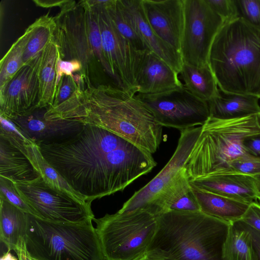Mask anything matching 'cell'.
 Listing matches in <instances>:
<instances>
[{"instance_id": "obj_1", "label": "cell", "mask_w": 260, "mask_h": 260, "mask_svg": "<svg viewBox=\"0 0 260 260\" xmlns=\"http://www.w3.org/2000/svg\"><path fill=\"white\" fill-rule=\"evenodd\" d=\"M38 147L48 162L89 203L122 191L157 165L152 154L94 125L85 124L66 140Z\"/></svg>"}, {"instance_id": "obj_2", "label": "cell", "mask_w": 260, "mask_h": 260, "mask_svg": "<svg viewBox=\"0 0 260 260\" xmlns=\"http://www.w3.org/2000/svg\"><path fill=\"white\" fill-rule=\"evenodd\" d=\"M46 115L105 129L151 154L157 150L162 126L133 94L115 84L85 81L67 101L49 107Z\"/></svg>"}, {"instance_id": "obj_3", "label": "cell", "mask_w": 260, "mask_h": 260, "mask_svg": "<svg viewBox=\"0 0 260 260\" xmlns=\"http://www.w3.org/2000/svg\"><path fill=\"white\" fill-rule=\"evenodd\" d=\"M208 63L220 90L260 99V27L240 16L224 22Z\"/></svg>"}, {"instance_id": "obj_4", "label": "cell", "mask_w": 260, "mask_h": 260, "mask_svg": "<svg viewBox=\"0 0 260 260\" xmlns=\"http://www.w3.org/2000/svg\"><path fill=\"white\" fill-rule=\"evenodd\" d=\"M145 255L173 260H222L229 224L202 211L170 210L157 218Z\"/></svg>"}, {"instance_id": "obj_5", "label": "cell", "mask_w": 260, "mask_h": 260, "mask_svg": "<svg viewBox=\"0 0 260 260\" xmlns=\"http://www.w3.org/2000/svg\"><path fill=\"white\" fill-rule=\"evenodd\" d=\"M260 136V112L230 119L210 117L186 165L189 181L227 172L230 163L247 153L244 141Z\"/></svg>"}, {"instance_id": "obj_6", "label": "cell", "mask_w": 260, "mask_h": 260, "mask_svg": "<svg viewBox=\"0 0 260 260\" xmlns=\"http://www.w3.org/2000/svg\"><path fill=\"white\" fill-rule=\"evenodd\" d=\"M92 221L54 222L27 214L26 249L37 260H106Z\"/></svg>"}, {"instance_id": "obj_7", "label": "cell", "mask_w": 260, "mask_h": 260, "mask_svg": "<svg viewBox=\"0 0 260 260\" xmlns=\"http://www.w3.org/2000/svg\"><path fill=\"white\" fill-rule=\"evenodd\" d=\"M201 130L202 126H199L181 131L177 147L165 166L148 183L135 191L118 211L128 213L142 210L157 218L190 192L186 165Z\"/></svg>"}, {"instance_id": "obj_8", "label": "cell", "mask_w": 260, "mask_h": 260, "mask_svg": "<svg viewBox=\"0 0 260 260\" xmlns=\"http://www.w3.org/2000/svg\"><path fill=\"white\" fill-rule=\"evenodd\" d=\"M54 40L62 60L76 59L82 66L79 74L90 80L95 63L100 65L111 78L104 58L100 29L95 11L85 0L72 2L54 17Z\"/></svg>"}, {"instance_id": "obj_9", "label": "cell", "mask_w": 260, "mask_h": 260, "mask_svg": "<svg viewBox=\"0 0 260 260\" xmlns=\"http://www.w3.org/2000/svg\"><path fill=\"white\" fill-rule=\"evenodd\" d=\"M106 260H139L155 233L156 217L147 212L106 214L94 218Z\"/></svg>"}, {"instance_id": "obj_10", "label": "cell", "mask_w": 260, "mask_h": 260, "mask_svg": "<svg viewBox=\"0 0 260 260\" xmlns=\"http://www.w3.org/2000/svg\"><path fill=\"white\" fill-rule=\"evenodd\" d=\"M87 5L96 13L103 55L112 79L119 87L136 94V74L144 50L136 49L120 34L102 1L94 0Z\"/></svg>"}, {"instance_id": "obj_11", "label": "cell", "mask_w": 260, "mask_h": 260, "mask_svg": "<svg viewBox=\"0 0 260 260\" xmlns=\"http://www.w3.org/2000/svg\"><path fill=\"white\" fill-rule=\"evenodd\" d=\"M15 184L22 199L42 219L79 223L94 218L91 203L83 202L66 191L50 186L42 178L32 182Z\"/></svg>"}, {"instance_id": "obj_12", "label": "cell", "mask_w": 260, "mask_h": 260, "mask_svg": "<svg viewBox=\"0 0 260 260\" xmlns=\"http://www.w3.org/2000/svg\"><path fill=\"white\" fill-rule=\"evenodd\" d=\"M136 95L162 126L181 131L202 126L210 117L208 102L194 95L183 85L159 93Z\"/></svg>"}, {"instance_id": "obj_13", "label": "cell", "mask_w": 260, "mask_h": 260, "mask_svg": "<svg viewBox=\"0 0 260 260\" xmlns=\"http://www.w3.org/2000/svg\"><path fill=\"white\" fill-rule=\"evenodd\" d=\"M184 21L180 54L183 63L208 64L212 43L224 21L205 0H184Z\"/></svg>"}, {"instance_id": "obj_14", "label": "cell", "mask_w": 260, "mask_h": 260, "mask_svg": "<svg viewBox=\"0 0 260 260\" xmlns=\"http://www.w3.org/2000/svg\"><path fill=\"white\" fill-rule=\"evenodd\" d=\"M41 53L25 64L5 86L0 88L1 115L10 117L39 108V70Z\"/></svg>"}, {"instance_id": "obj_15", "label": "cell", "mask_w": 260, "mask_h": 260, "mask_svg": "<svg viewBox=\"0 0 260 260\" xmlns=\"http://www.w3.org/2000/svg\"><path fill=\"white\" fill-rule=\"evenodd\" d=\"M46 109L38 108L30 112L7 118L26 138L38 146L66 140L79 133L85 125L74 120L48 117L45 115Z\"/></svg>"}, {"instance_id": "obj_16", "label": "cell", "mask_w": 260, "mask_h": 260, "mask_svg": "<svg viewBox=\"0 0 260 260\" xmlns=\"http://www.w3.org/2000/svg\"><path fill=\"white\" fill-rule=\"evenodd\" d=\"M144 15L155 34L180 53L184 0H141Z\"/></svg>"}, {"instance_id": "obj_17", "label": "cell", "mask_w": 260, "mask_h": 260, "mask_svg": "<svg viewBox=\"0 0 260 260\" xmlns=\"http://www.w3.org/2000/svg\"><path fill=\"white\" fill-rule=\"evenodd\" d=\"M137 93L156 94L183 86L179 74L155 53L143 51L136 74Z\"/></svg>"}, {"instance_id": "obj_18", "label": "cell", "mask_w": 260, "mask_h": 260, "mask_svg": "<svg viewBox=\"0 0 260 260\" xmlns=\"http://www.w3.org/2000/svg\"><path fill=\"white\" fill-rule=\"evenodd\" d=\"M194 186L213 193L248 203L258 196L253 176L224 172L190 181Z\"/></svg>"}, {"instance_id": "obj_19", "label": "cell", "mask_w": 260, "mask_h": 260, "mask_svg": "<svg viewBox=\"0 0 260 260\" xmlns=\"http://www.w3.org/2000/svg\"><path fill=\"white\" fill-rule=\"evenodd\" d=\"M126 14L148 50L179 74L183 63L180 53L160 39L144 15L141 0H121Z\"/></svg>"}, {"instance_id": "obj_20", "label": "cell", "mask_w": 260, "mask_h": 260, "mask_svg": "<svg viewBox=\"0 0 260 260\" xmlns=\"http://www.w3.org/2000/svg\"><path fill=\"white\" fill-rule=\"evenodd\" d=\"M201 211L229 224L239 221L250 203L199 189L190 184Z\"/></svg>"}, {"instance_id": "obj_21", "label": "cell", "mask_w": 260, "mask_h": 260, "mask_svg": "<svg viewBox=\"0 0 260 260\" xmlns=\"http://www.w3.org/2000/svg\"><path fill=\"white\" fill-rule=\"evenodd\" d=\"M0 176L14 183L32 182L42 178L26 155L1 136Z\"/></svg>"}, {"instance_id": "obj_22", "label": "cell", "mask_w": 260, "mask_h": 260, "mask_svg": "<svg viewBox=\"0 0 260 260\" xmlns=\"http://www.w3.org/2000/svg\"><path fill=\"white\" fill-rule=\"evenodd\" d=\"M259 100L255 96L228 93L219 89L217 95L207 102L210 117L230 119L259 113Z\"/></svg>"}, {"instance_id": "obj_23", "label": "cell", "mask_w": 260, "mask_h": 260, "mask_svg": "<svg viewBox=\"0 0 260 260\" xmlns=\"http://www.w3.org/2000/svg\"><path fill=\"white\" fill-rule=\"evenodd\" d=\"M27 214L6 200H0V239L8 251H15L24 241Z\"/></svg>"}, {"instance_id": "obj_24", "label": "cell", "mask_w": 260, "mask_h": 260, "mask_svg": "<svg viewBox=\"0 0 260 260\" xmlns=\"http://www.w3.org/2000/svg\"><path fill=\"white\" fill-rule=\"evenodd\" d=\"M59 51L54 40L41 53L39 70L40 103L39 108L51 107L55 96L56 66Z\"/></svg>"}, {"instance_id": "obj_25", "label": "cell", "mask_w": 260, "mask_h": 260, "mask_svg": "<svg viewBox=\"0 0 260 260\" xmlns=\"http://www.w3.org/2000/svg\"><path fill=\"white\" fill-rule=\"evenodd\" d=\"M179 75L184 87L203 101L208 102L218 93L216 80L208 63L196 67L183 63Z\"/></svg>"}, {"instance_id": "obj_26", "label": "cell", "mask_w": 260, "mask_h": 260, "mask_svg": "<svg viewBox=\"0 0 260 260\" xmlns=\"http://www.w3.org/2000/svg\"><path fill=\"white\" fill-rule=\"evenodd\" d=\"M222 260H258L249 231L240 221L230 225L221 250Z\"/></svg>"}, {"instance_id": "obj_27", "label": "cell", "mask_w": 260, "mask_h": 260, "mask_svg": "<svg viewBox=\"0 0 260 260\" xmlns=\"http://www.w3.org/2000/svg\"><path fill=\"white\" fill-rule=\"evenodd\" d=\"M55 17L49 12L37 18L28 27L29 38L23 54L24 64L41 53L54 40Z\"/></svg>"}, {"instance_id": "obj_28", "label": "cell", "mask_w": 260, "mask_h": 260, "mask_svg": "<svg viewBox=\"0 0 260 260\" xmlns=\"http://www.w3.org/2000/svg\"><path fill=\"white\" fill-rule=\"evenodd\" d=\"M26 149L25 155L46 183L54 188L69 193L83 202H86L44 158L37 144H30L26 147Z\"/></svg>"}, {"instance_id": "obj_29", "label": "cell", "mask_w": 260, "mask_h": 260, "mask_svg": "<svg viewBox=\"0 0 260 260\" xmlns=\"http://www.w3.org/2000/svg\"><path fill=\"white\" fill-rule=\"evenodd\" d=\"M29 38L26 29L12 45L0 62V88L5 86L24 65L23 54Z\"/></svg>"}, {"instance_id": "obj_30", "label": "cell", "mask_w": 260, "mask_h": 260, "mask_svg": "<svg viewBox=\"0 0 260 260\" xmlns=\"http://www.w3.org/2000/svg\"><path fill=\"white\" fill-rule=\"evenodd\" d=\"M107 9L118 31L136 49H148L127 17L121 0H113Z\"/></svg>"}, {"instance_id": "obj_31", "label": "cell", "mask_w": 260, "mask_h": 260, "mask_svg": "<svg viewBox=\"0 0 260 260\" xmlns=\"http://www.w3.org/2000/svg\"><path fill=\"white\" fill-rule=\"evenodd\" d=\"M0 136L7 140L13 146L25 154L26 147L34 143L26 138L7 117L0 114Z\"/></svg>"}, {"instance_id": "obj_32", "label": "cell", "mask_w": 260, "mask_h": 260, "mask_svg": "<svg viewBox=\"0 0 260 260\" xmlns=\"http://www.w3.org/2000/svg\"><path fill=\"white\" fill-rule=\"evenodd\" d=\"M0 200H6L23 212L37 216L35 212L21 197L15 183L2 176H0Z\"/></svg>"}, {"instance_id": "obj_33", "label": "cell", "mask_w": 260, "mask_h": 260, "mask_svg": "<svg viewBox=\"0 0 260 260\" xmlns=\"http://www.w3.org/2000/svg\"><path fill=\"white\" fill-rule=\"evenodd\" d=\"M226 172L254 176L260 174V157L249 153L233 160Z\"/></svg>"}, {"instance_id": "obj_34", "label": "cell", "mask_w": 260, "mask_h": 260, "mask_svg": "<svg viewBox=\"0 0 260 260\" xmlns=\"http://www.w3.org/2000/svg\"><path fill=\"white\" fill-rule=\"evenodd\" d=\"M78 74L63 75L58 86L53 105L54 107L68 100L78 89Z\"/></svg>"}, {"instance_id": "obj_35", "label": "cell", "mask_w": 260, "mask_h": 260, "mask_svg": "<svg viewBox=\"0 0 260 260\" xmlns=\"http://www.w3.org/2000/svg\"><path fill=\"white\" fill-rule=\"evenodd\" d=\"M239 16L260 27V0H236Z\"/></svg>"}, {"instance_id": "obj_36", "label": "cell", "mask_w": 260, "mask_h": 260, "mask_svg": "<svg viewBox=\"0 0 260 260\" xmlns=\"http://www.w3.org/2000/svg\"><path fill=\"white\" fill-rule=\"evenodd\" d=\"M205 1L210 8L222 19L224 22L239 17L236 0H205Z\"/></svg>"}, {"instance_id": "obj_37", "label": "cell", "mask_w": 260, "mask_h": 260, "mask_svg": "<svg viewBox=\"0 0 260 260\" xmlns=\"http://www.w3.org/2000/svg\"><path fill=\"white\" fill-rule=\"evenodd\" d=\"M82 64L79 61L76 59L70 60H62L59 53L56 66L57 76L55 85V94L60 81L62 76L63 75L72 76L75 72L80 73L82 70Z\"/></svg>"}, {"instance_id": "obj_38", "label": "cell", "mask_w": 260, "mask_h": 260, "mask_svg": "<svg viewBox=\"0 0 260 260\" xmlns=\"http://www.w3.org/2000/svg\"><path fill=\"white\" fill-rule=\"evenodd\" d=\"M240 221L260 233V204L251 203Z\"/></svg>"}, {"instance_id": "obj_39", "label": "cell", "mask_w": 260, "mask_h": 260, "mask_svg": "<svg viewBox=\"0 0 260 260\" xmlns=\"http://www.w3.org/2000/svg\"><path fill=\"white\" fill-rule=\"evenodd\" d=\"M170 210L184 212L201 211L199 205L191 192V189L190 192L177 200L171 206Z\"/></svg>"}, {"instance_id": "obj_40", "label": "cell", "mask_w": 260, "mask_h": 260, "mask_svg": "<svg viewBox=\"0 0 260 260\" xmlns=\"http://www.w3.org/2000/svg\"><path fill=\"white\" fill-rule=\"evenodd\" d=\"M244 146L249 154L260 157V136L246 139Z\"/></svg>"}, {"instance_id": "obj_41", "label": "cell", "mask_w": 260, "mask_h": 260, "mask_svg": "<svg viewBox=\"0 0 260 260\" xmlns=\"http://www.w3.org/2000/svg\"><path fill=\"white\" fill-rule=\"evenodd\" d=\"M72 1L68 0H34L36 6L43 8H52L58 7L60 9L68 5Z\"/></svg>"}, {"instance_id": "obj_42", "label": "cell", "mask_w": 260, "mask_h": 260, "mask_svg": "<svg viewBox=\"0 0 260 260\" xmlns=\"http://www.w3.org/2000/svg\"><path fill=\"white\" fill-rule=\"evenodd\" d=\"M241 223L250 233L253 241V243L256 252L258 260H260V233L253 229V228L247 225L246 224L242 222Z\"/></svg>"}, {"instance_id": "obj_43", "label": "cell", "mask_w": 260, "mask_h": 260, "mask_svg": "<svg viewBox=\"0 0 260 260\" xmlns=\"http://www.w3.org/2000/svg\"><path fill=\"white\" fill-rule=\"evenodd\" d=\"M14 251L17 255L18 260H35L28 253L25 248L24 240Z\"/></svg>"}, {"instance_id": "obj_44", "label": "cell", "mask_w": 260, "mask_h": 260, "mask_svg": "<svg viewBox=\"0 0 260 260\" xmlns=\"http://www.w3.org/2000/svg\"><path fill=\"white\" fill-rule=\"evenodd\" d=\"M255 185L258 196V200L260 201V174L253 176Z\"/></svg>"}, {"instance_id": "obj_45", "label": "cell", "mask_w": 260, "mask_h": 260, "mask_svg": "<svg viewBox=\"0 0 260 260\" xmlns=\"http://www.w3.org/2000/svg\"><path fill=\"white\" fill-rule=\"evenodd\" d=\"M0 260H18V258H16V256L13 255L11 253L8 251L7 252L4 253L1 256Z\"/></svg>"}, {"instance_id": "obj_46", "label": "cell", "mask_w": 260, "mask_h": 260, "mask_svg": "<svg viewBox=\"0 0 260 260\" xmlns=\"http://www.w3.org/2000/svg\"><path fill=\"white\" fill-rule=\"evenodd\" d=\"M139 260H173V259H167V258H155V257H149L147 255H145L144 256L142 257Z\"/></svg>"}]
</instances>
